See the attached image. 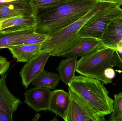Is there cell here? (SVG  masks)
Segmentation results:
<instances>
[{"instance_id": "obj_1", "label": "cell", "mask_w": 122, "mask_h": 121, "mask_svg": "<svg viewBox=\"0 0 122 121\" xmlns=\"http://www.w3.org/2000/svg\"><path fill=\"white\" fill-rule=\"evenodd\" d=\"M97 3L72 0L54 8L38 10L35 31L51 37L83 17Z\"/></svg>"}, {"instance_id": "obj_2", "label": "cell", "mask_w": 122, "mask_h": 121, "mask_svg": "<svg viewBox=\"0 0 122 121\" xmlns=\"http://www.w3.org/2000/svg\"><path fill=\"white\" fill-rule=\"evenodd\" d=\"M68 87L89 104L102 117L112 113L114 100L102 82L96 79L75 76Z\"/></svg>"}, {"instance_id": "obj_3", "label": "cell", "mask_w": 122, "mask_h": 121, "mask_svg": "<svg viewBox=\"0 0 122 121\" xmlns=\"http://www.w3.org/2000/svg\"><path fill=\"white\" fill-rule=\"evenodd\" d=\"M117 4L97 2L86 14L61 31L49 37L41 44V51H48L51 56L59 57L73 47L80 40L79 31L83 25L97 12Z\"/></svg>"}, {"instance_id": "obj_4", "label": "cell", "mask_w": 122, "mask_h": 121, "mask_svg": "<svg viewBox=\"0 0 122 121\" xmlns=\"http://www.w3.org/2000/svg\"><path fill=\"white\" fill-rule=\"evenodd\" d=\"M116 64L115 50L103 45L81 57L77 61L76 72L107 85L112 83V81L105 76V70L116 67Z\"/></svg>"}, {"instance_id": "obj_5", "label": "cell", "mask_w": 122, "mask_h": 121, "mask_svg": "<svg viewBox=\"0 0 122 121\" xmlns=\"http://www.w3.org/2000/svg\"><path fill=\"white\" fill-rule=\"evenodd\" d=\"M122 17V8L116 5L102 10L90 18L80 28V37H90L100 40L110 23Z\"/></svg>"}, {"instance_id": "obj_6", "label": "cell", "mask_w": 122, "mask_h": 121, "mask_svg": "<svg viewBox=\"0 0 122 121\" xmlns=\"http://www.w3.org/2000/svg\"><path fill=\"white\" fill-rule=\"evenodd\" d=\"M70 103L66 121H105L92 107L68 87Z\"/></svg>"}, {"instance_id": "obj_7", "label": "cell", "mask_w": 122, "mask_h": 121, "mask_svg": "<svg viewBox=\"0 0 122 121\" xmlns=\"http://www.w3.org/2000/svg\"><path fill=\"white\" fill-rule=\"evenodd\" d=\"M50 56L49 52L41 51L26 63L20 72L22 84L25 89L27 88L43 72Z\"/></svg>"}, {"instance_id": "obj_8", "label": "cell", "mask_w": 122, "mask_h": 121, "mask_svg": "<svg viewBox=\"0 0 122 121\" xmlns=\"http://www.w3.org/2000/svg\"><path fill=\"white\" fill-rule=\"evenodd\" d=\"M51 91L45 87L32 88L24 93V102L36 112L49 110Z\"/></svg>"}, {"instance_id": "obj_9", "label": "cell", "mask_w": 122, "mask_h": 121, "mask_svg": "<svg viewBox=\"0 0 122 121\" xmlns=\"http://www.w3.org/2000/svg\"><path fill=\"white\" fill-rule=\"evenodd\" d=\"M70 101L69 92L61 89L51 91L48 111L66 121Z\"/></svg>"}, {"instance_id": "obj_10", "label": "cell", "mask_w": 122, "mask_h": 121, "mask_svg": "<svg viewBox=\"0 0 122 121\" xmlns=\"http://www.w3.org/2000/svg\"><path fill=\"white\" fill-rule=\"evenodd\" d=\"M7 74L0 78V108L13 117V114L22 102L13 95L8 89L6 83Z\"/></svg>"}, {"instance_id": "obj_11", "label": "cell", "mask_w": 122, "mask_h": 121, "mask_svg": "<svg viewBox=\"0 0 122 121\" xmlns=\"http://www.w3.org/2000/svg\"><path fill=\"white\" fill-rule=\"evenodd\" d=\"M36 18L28 15H21L2 21L0 33H8L25 29L36 28Z\"/></svg>"}, {"instance_id": "obj_12", "label": "cell", "mask_w": 122, "mask_h": 121, "mask_svg": "<svg viewBox=\"0 0 122 121\" xmlns=\"http://www.w3.org/2000/svg\"><path fill=\"white\" fill-rule=\"evenodd\" d=\"M104 45L100 40L90 37H81L79 42L59 57H81Z\"/></svg>"}, {"instance_id": "obj_13", "label": "cell", "mask_w": 122, "mask_h": 121, "mask_svg": "<svg viewBox=\"0 0 122 121\" xmlns=\"http://www.w3.org/2000/svg\"><path fill=\"white\" fill-rule=\"evenodd\" d=\"M122 40V17L116 18L109 25L100 40L107 48L116 50Z\"/></svg>"}, {"instance_id": "obj_14", "label": "cell", "mask_w": 122, "mask_h": 121, "mask_svg": "<svg viewBox=\"0 0 122 121\" xmlns=\"http://www.w3.org/2000/svg\"><path fill=\"white\" fill-rule=\"evenodd\" d=\"M41 44L14 45L8 48L17 62L26 63L41 52Z\"/></svg>"}, {"instance_id": "obj_15", "label": "cell", "mask_w": 122, "mask_h": 121, "mask_svg": "<svg viewBox=\"0 0 122 121\" xmlns=\"http://www.w3.org/2000/svg\"><path fill=\"white\" fill-rule=\"evenodd\" d=\"M77 57H72L61 60L57 70L59 73L61 80L68 86L75 76Z\"/></svg>"}, {"instance_id": "obj_16", "label": "cell", "mask_w": 122, "mask_h": 121, "mask_svg": "<svg viewBox=\"0 0 122 121\" xmlns=\"http://www.w3.org/2000/svg\"><path fill=\"white\" fill-rule=\"evenodd\" d=\"M61 80L60 75L54 72L44 70L33 81L32 85L37 87H45L49 89H55Z\"/></svg>"}, {"instance_id": "obj_17", "label": "cell", "mask_w": 122, "mask_h": 121, "mask_svg": "<svg viewBox=\"0 0 122 121\" xmlns=\"http://www.w3.org/2000/svg\"><path fill=\"white\" fill-rule=\"evenodd\" d=\"M36 31V28H29L8 33H0V49L8 48L13 45L15 40L27 33Z\"/></svg>"}, {"instance_id": "obj_18", "label": "cell", "mask_w": 122, "mask_h": 121, "mask_svg": "<svg viewBox=\"0 0 122 121\" xmlns=\"http://www.w3.org/2000/svg\"><path fill=\"white\" fill-rule=\"evenodd\" d=\"M48 38V37L46 35L38 33L34 31L27 33L16 39L14 43L13 46L42 43Z\"/></svg>"}, {"instance_id": "obj_19", "label": "cell", "mask_w": 122, "mask_h": 121, "mask_svg": "<svg viewBox=\"0 0 122 121\" xmlns=\"http://www.w3.org/2000/svg\"><path fill=\"white\" fill-rule=\"evenodd\" d=\"M21 15H27L11 3L0 5V20L1 21ZM29 16V15H28Z\"/></svg>"}, {"instance_id": "obj_20", "label": "cell", "mask_w": 122, "mask_h": 121, "mask_svg": "<svg viewBox=\"0 0 122 121\" xmlns=\"http://www.w3.org/2000/svg\"><path fill=\"white\" fill-rule=\"evenodd\" d=\"M113 110L109 121H122V92L114 95Z\"/></svg>"}, {"instance_id": "obj_21", "label": "cell", "mask_w": 122, "mask_h": 121, "mask_svg": "<svg viewBox=\"0 0 122 121\" xmlns=\"http://www.w3.org/2000/svg\"><path fill=\"white\" fill-rule=\"evenodd\" d=\"M72 0H32L37 10L51 8Z\"/></svg>"}, {"instance_id": "obj_22", "label": "cell", "mask_w": 122, "mask_h": 121, "mask_svg": "<svg viewBox=\"0 0 122 121\" xmlns=\"http://www.w3.org/2000/svg\"><path fill=\"white\" fill-rule=\"evenodd\" d=\"M10 63L5 58L0 56V75H5L9 69Z\"/></svg>"}, {"instance_id": "obj_23", "label": "cell", "mask_w": 122, "mask_h": 121, "mask_svg": "<svg viewBox=\"0 0 122 121\" xmlns=\"http://www.w3.org/2000/svg\"><path fill=\"white\" fill-rule=\"evenodd\" d=\"M13 117L0 108V121H12Z\"/></svg>"}, {"instance_id": "obj_24", "label": "cell", "mask_w": 122, "mask_h": 121, "mask_svg": "<svg viewBox=\"0 0 122 121\" xmlns=\"http://www.w3.org/2000/svg\"><path fill=\"white\" fill-rule=\"evenodd\" d=\"M105 76L107 78L112 79L114 78L115 76V73L114 70L112 68L106 69L104 72Z\"/></svg>"}, {"instance_id": "obj_25", "label": "cell", "mask_w": 122, "mask_h": 121, "mask_svg": "<svg viewBox=\"0 0 122 121\" xmlns=\"http://www.w3.org/2000/svg\"><path fill=\"white\" fill-rule=\"evenodd\" d=\"M115 51L116 55V67L120 68L122 71V54H120L116 50Z\"/></svg>"}, {"instance_id": "obj_26", "label": "cell", "mask_w": 122, "mask_h": 121, "mask_svg": "<svg viewBox=\"0 0 122 121\" xmlns=\"http://www.w3.org/2000/svg\"><path fill=\"white\" fill-rule=\"evenodd\" d=\"M97 2H106V3H112L117 4L119 5H122V0H92Z\"/></svg>"}, {"instance_id": "obj_27", "label": "cell", "mask_w": 122, "mask_h": 121, "mask_svg": "<svg viewBox=\"0 0 122 121\" xmlns=\"http://www.w3.org/2000/svg\"><path fill=\"white\" fill-rule=\"evenodd\" d=\"M115 50L120 54H122V40L118 44Z\"/></svg>"}, {"instance_id": "obj_28", "label": "cell", "mask_w": 122, "mask_h": 121, "mask_svg": "<svg viewBox=\"0 0 122 121\" xmlns=\"http://www.w3.org/2000/svg\"><path fill=\"white\" fill-rule=\"evenodd\" d=\"M16 0H0V3H8Z\"/></svg>"}, {"instance_id": "obj_29", "label": "cell", "mask_w": 122, "mask_h": 121, "mask_svg": "<svg viewBox=\"0 0 122 121\" xmlns=\"http://www.w3.org/2000/svg\"><path fill=\"white\" fill-rule=\"evenodd\" d=\"M40 117H41V115L39 113H37V114H36L35 117H34L33 119H32L31 121H38L39 118Z\"/></svg>"}, {"instance_id": "obj_30", "label": "cell", "mask_w": 122, "mask_h": 121, "mask_svg": "<svg viewBox=\"0 0 122 121\" xmlns=\"http://www.w3.org/2000/svg\"><path fill=\"white\" fill-rule=\"evenodd\" d=\"M1 24H0V31L1 30Z\"/></svg>"}, {"instance_id": "obj_31", "label": "cell", "mask_w": 122, "mask_h": 121, "mask_svg": "<svg viewBox=\"0 0 122 121\" xmlns=\"http://www.w3.org/2000/svg\"><path fill=\"white\" fill-rule=\"evenodd\" d=\"M1 4L0 3V5H1Z\"/></svg>"}]
</instances>
